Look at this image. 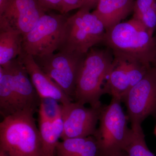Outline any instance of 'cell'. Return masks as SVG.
<instances>
[{
  "instance_id": "ffe728a7",
  "label": "cell",
  "mask_w": 156,
  "mask_h": 156,
  "mask_svg": "<svg viewBox=\"0 0 156 156\" xmlns=\"http://www.w3.org/2000/svg\"><path fill=\"white\" fill-rule=\"evenodd\" d=\"M131 133L124 151L128 156H147L150 150L141 126L131 127Z\"/></svg>"
},
{
  "instance_id": "9c48e42d",
  "label": "cell",
  "mask_w": 156,
  "mask_h": 156,
  "mask_svg": "<svg viewBox=\"0 0 156 156\" xmlns=\"http://www.w3.org/2000/svg\"><path fill=\"white\" fill-rule=\"evenodd\" d=\"M48 12L37 0H6L0 11V30H15L24 35Z\"/></svg>"
},
{
  "instance_id": "ac0fdd59",
  "label": "cell",
  "mask_w": 156,
  "mask_h": 156,
  "mask_svg": "<svg viewBox=\"0 0 156 156\" xmlns=\"http://www.w3.org/2000/svg\"><path fill=\"white\" fill-rule=\"evenodd\" d=\"M17 112L11 73L6 66H0V113L4 118Z\"/></svg>"
},
{
  "instance_id": "d6986e66",
  "label": "cell",
  "mask_w": 156,
  "mask_h": 156,
  "mask_svg": "<svg viewBox=\"0 0 156 156\" xmlns=\"http://www.w3.org/2000/svg\"><path fill=\"white\" fill-rule=\"evenodd\" d=\"M132 18L144 26L151 34L156 30V0H135Z\"/></svg>"
},
{
  "instance_id": "e0dca14e",
  "label": "cell",
  "mask_w": 156,
  "mask_h": 156,
  "mask_svg": "<svg viewBox=\"0 0 156 156\" xmlns=\"http://www.w3.org/2000/svg\"><path fill=\"white\" fill-rule=\"evenodd\" d=\"M23 35L13 30H0V66L17 58L22 51Z\"/></svg>"
},
{
  "instance_id": "603a6c76",
  "label": "cell",
  "mask_w": 156,
  "mask_h": 156,
  "mask_svg": "<svg viewBox=\"0 0 156 156\" xmlns=\"http://www.w3.org/2000/svg\"><path fill=\"white\" fill-rule=\"evenodd\" d=\"M83 0H62V14H66L74 9H80Z\"/></svg>"
},
{
  "instance_id": "d4e9b609",
  "label": "cell",
  "mask_w": 156,
  "mask_h": 156,
  "mask_svg": "<svg viewBox=\"0 0 156 156\" xmlns=\"http://www.w3.org/2000/svg\"><path fill=\"white\" fill-rule=\"evenodd\" d=\"M5 1L6 0H0V11L2 10Z\"/></svg>"
},
{
  "instance_id": "277c9868",
  "label": "cell",
  "mask_w": 156,
  "mask_h": 156,
  "mask_svg": "<svg viewBox=\"0 0 156 156\" xmlns=\"http://www.w3.org/2000/svg\"><path fill=\"white\" fill-rule=\"evenodd\" d=\"M122 101L112 97L108 105L102 107L99 126L93 136L98 147V156H113L124 151L131 135L128 117L123 111Z\"/></svg>"
},
{
  "instance_id": "7a4b0ae2",
  "label": "cell",
  "mask_w": 156,
  "mask_h": 156,
  "mask_svg": "<svg viewBox=\"0 0 156 156\" xmlns=\"http://www.w3.org/2000/svg\"><path fill=\"white\" fill-rule=\"evenodd\" d=\"M35 112L25 110L3 118L0 123V151L11 156H42Z\"/></svg>"
},
{
  "instance_id": "7402d4cb",
  "label": "cell",
  "mask_w": 156,
  "mask_h": 156,
  "mask_svg": "<svg viewBox=\"0 0 156 156\" xmlns=\"http://www.w3.org/2000/svg\"><path fill=\"white\" fill-rule=\"evenodd\" d=\"M41 6L47 11L54 10L62 14V0H37Z\"/></svg>"
},
{
  "instance_id": "4316f807",
  "label": "cell",
  "mask_w": 156,
  "mask_h": 156,
  "mask_svg": "<svg viewBox=\"0 0 156 156\" xmlns=\"http://www.w3.org/2000/svg\"><path fill=\"white\" fill-rule=\"evenodd\" d=\"M154 38L156 43L155 55L154 60V63L153 64L152 66H155V67H156V37H154Z\"/></svg>"
},
{
  "instance_id": "44dd1931",
  "label": "cell",
  "mask_w": 156,
  "mask_h": 156,
  "mask_svg": "<svg viewBox=\"0 0 156 156\" xmlns=\"http://www.w3.org/2000/svg\"><path fill=\"white\" fill-rule=\"evenodd\" d=\"M113 53L119 55L124 61L129 77L131 88L141 80L148 70L151 67H148L131 56L120 53Z\"/></svg>"
},
{
  "instance_id": "ba28073f",
  "label": "cell",
  "mask_w": 156,
  "mask_h": 156,
  "mask_svg": "<svg viewBox=\"0 0 156 156\" xmlns=\"http://www.w3.org/2000/svg\"><path fill=\"white\" fill-rule=\"evenodd\" d=\"M122 101L131 127L141 126L150 116L156 117V67L152 66L141 80L131 88Z\"/></svg>"
},
{
  "instance_id": "cb8c5ba5",
  "label": "cell",
  "mask_w": 156,
  "mask_h": 156,
  "mask_svg": "<svg viewBox=\"0 0 156 156\" xmlns=\"http://www.w3.org/2000/svg\"><path fill=\"white\" fill-rule=\"evenodd\" d=\"M99 0H83L80 9H84L90 11L95 9Z\"/></svg>"
},
{
  "instance_id": "7c38bea8",
  "label": "cell",
  "mask_w": 156,
  "mask_h": 156,
  "mask_svg": "<svg viewBox=\"0 0 156 156\" xmlns=\"http://www.w3.org/2000/svg\"><path fill=\"white\" fill-rule=\"evenodd\" d=\"M18 57L24 65L40 98H52L61 105L73 101L61 87L41 69L32 56L22 51Z\"/></svg>"
},
{
  "instance_id": "4fadbf2b",
  "label": "cell",
  "mask_w": 156,
  "mask_h": 156,
  "mask_svg": "<svg viewBox=\"0 0 156 156\" xmlns=\"http://www.w3.org/2000/svg\"><path fill=\"white\" fill-rule=\"evenodd\" d=\"M38 128L42 156H56V148L63 130L61 114L50 119L41 105L38 108Z\"/></svg>"
},
{
  "instance_id": "8992f818",
  "label": "cell",
  "mask_w": 156,
  "mask_h": 156,
  "mask_svg": "<svg viewBox=\"0 0 156 156\" xmlns=\"http://www.w3.org/2000/svg\"><path fill=\"white\" fill-rule=\"evenodd\" d=\"M67 17L66 14H44L34 27L23 35L22 51L36 57L50 55L58 50Z\"/></svg>"
},
{
  "instance_id": "3957f363",
  "label": "cell",
  "mask_w": 156,
  "mask_h": 156,
  "mask_svg": "<svg viewBox=\"0 0 156 156\" xmlns=\"http://www.w3.org/2000/svg\"><path fill=\"white\" fill-rule=\"evenodd\" d=\"M103 43L113 53L133 57L148 67L153 64L156 50L154 37L134 18L106 30Z\"/></svg>"
},
{
  "instance_id": "83f0119b",
  "label": "cell",
  "mask_w": 156,
  "mask_h": 156,
  "mask_svg": "<svg viewBox=\"0 0 156 156\" xmlns=\"http://www.w3.org/2000/svg\"><path fill=\"white\" fill-rule=\"evenodd\" d=\"M0 156H11L2 151H0Z\"/></svg>"
},
{
  "instance_id": "52a82bcc",
  "label": "cell",
  "mask_w": 156,
  "mask_h": 156,
  "mask_svg": "<svg viewBox=\"0 0 156 156\" xmlns=\"http://www.w3.org/2000/svg\"><path fill=\"white\" fill-rule=\"evenodd\" d=\"M85 55L58 51L33 58L41 69L58 84L73 101L78 74Z\"/></svg>"
},
{
  "instance_id": "6da1fadb",
  "label": "cell",
  "mask_w": 156,
  "mask_h": 156,
  "mask_svg": "<svg viewBox=\"0 0 156 156\" xmlns=\"http://www.w3.org/2000/svg\"><path fill=\"white\" fill-rule=\"evenodd\" d=\"M114 55L109 48H91L84 56L77 79L73 101L90 107L102 106L101 96L112 67Z\"/></svg>"
},
{
  "instance_id": "484cf974",
  "label": "cell",
  "mask_w": 156,
  "mask_h": 156,
  "mask_svg": "<svg viewBox=\"0 0 156 156\" xmlns=\"http://www.w3.org/2000/svg\"><path fill=\"white\" fill-rule=\"evenodd\" d=\"M113 156H127V154L126 153V152L122 151L121 152L119 153L116 154Z\"/></svg>"
},
{
  "instance_id": "5b68a950",
  "label": "cell",
  "mask_w": 156,
  "mask_h": 156,
  "mask_svg": "<svg viewBox=\"0 0 156 156\" xmlns=\"http://www.w3.org/2000/svg\"><path fill=\"white\" fill-rule=\"evenodd\" d=\"M105 33L100 20L89 10L80 9L68 17L58 51L85 54L95 45L103 43Z\"/></svg>"
},
{
  "instance_id": "8fae6325",
  "label": "cell",
  "mask_w": 156,
  "mask_h": 156,
  "mask_svg": "<svg viewBox=\"0 0 156 156\" xmlns=\"http://www.w3.org/2000/svg\"><path fill=\"white\" fill-rule=\"evenodd\" d=\"M3 66L8 68L11 73L17 112L25 110L36 111L41 98L21 59L17 57Z\"/></svg>"
},
{
  "instance_id": "2e32d148",
  "label": "cell",
  "mask_w": 156,
  "mask_h": 156,
  "mask_svg": "<svg viewBox=\"0 0 156 156\" xmlns=\"http://www.w3.org/2000/svg\"><path fill=\"white\" fill-rule=\"evenodd\" d=\"M98 147L93 136L69 138L59 141L56 156H98Z\"/></svg>"
},
{
  "instance_id": "f1b7e54d",
  "label": "cell",
  "mask_w": 156,
  "mask_h": 156,
  "mask_svg": "<svg viewBox=\"0 0 156 156\" xmlns=\"http://www.w3.org/2000/svg\"><path fill=\"white\" fill-rule=\"evenodd\" d=\"M154 134H155V135L156 136V126H155V129H154Z\"/></svg>"
},
{
  "instance_id": "9a60e30c",
  "label": "cell",
  "mask_w": 156,
  "mask_h": 156,
  "mask_svg": "<svg viewBox=\"0 0 156 156\" xmlns=\"http://www.w3.org/2000/svg\"><path fill=\"white\" fill-rule=\"evenodd\" d=\"M113 55L112 67L105 86V93L122 101L131 88L130 80L122 59L119 55Z\"/></svg>"
},
{
  "instance_id": "30bf717a",
  "label": "cell",
  "mask_w": 156,
  "mask_h": 156,
  "mask_svg": "<svg viewBox=\"0 0 156 156\" xmlns=\"http://www.w3.org/2000/svg\"><path fill=\"white\" fill-rule=\"evenodd\" d=\"M102 107L87 108L75 101L66 105H61L63 126L62 140L93 136L97 129Z\"/></svg>"
},
{
  "instance_id": "5bb4252c",
  "label": "cell",
  "mask_w": 156,
  "mask_h": 156,
  "mask_svg": "<svg viewBox=\"0 0 156 156\" xmlns=\"http://www.w3.org/2000/svg\"><path fill=\"white\" fill-rule=\"evenodd\" d=\"M135 0H99L92 12L106 31L117 25L132 13Z\"/></svg>"
}]
</instances>
